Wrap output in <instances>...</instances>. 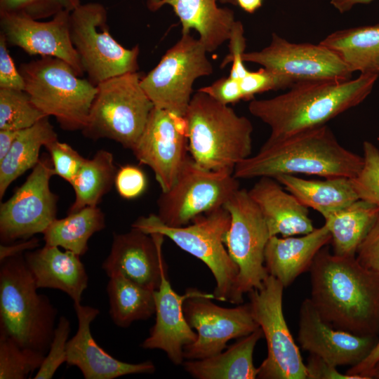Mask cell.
Here are the masks:
<instances>
[{"mask_svg": "<svg viewBox=\"0 0 379 379\" xmlns=\"http://www.w3.org/2000/svg\"><path fill=\"white\" fill-rule=\"evenodd\" d=\"M55 175L51 157L44 155L24 183L0 206V239L4 244L43 233L56 218L58 197L50 188Z\"/></svg>", "mask_w": 379, "mask_h": 379, "instance_id": "cell-14", "label": "cell"}, {"mask_svg": "<svg viewBox=\"0 0 379 379\" xmlns=\"http://www.w3.org/2000/svg\"><path fill=\"white\" fill-rule=\"evenodd\" d=\"M117 168L113 155L105 149L98 150L91 159H86L72 181L75 199L68 213L86 206H97L114 185Z\"/></svg>", "mask_w": 379, "mask_h": 379, "instance_id": "cell-34", "label": "cell"}, {"mask_svg": "<svg viewBox=\"0 0 379 379\" xmlns=\"http://www.w3.org/2000/svg\"><path fill=\"white\" fill-rule=\"evenodd\" d=\"M301 204L319 212L324 218L359 199L347 177L307 180L293 175L275 178Z\"/></svg>", "mask_w": 379, "mask_h": 379, "instance_id": "cell-28", "label": "cell"}, {"mask_svg": "<svg viewBox=\"0 0 379 379\" xmlns=\"http://www.w3.org/2000/svg\"><path fill=\"white\" fill-rule=\"evenodd\" d=\"M310 300L333 328L357 335H379V274L356 256H339L322 248L310 269Z\"/></svg>", "mask_w": 379, "mask_h": 379, "instance_id": "cell-1", "label": "cell"}, {"mask_svg": "<svg viewBox=\"0 0 379 379\" xmlns=\"http://www.w3.org/2000/svg\"><path fill=\"white\" fill-rule=\"evenodd\" d=\"M4 36L0 33V88L25 90L24 79L8 50Z\"/></svg>", "mask_w": 379, "mask_h": 379, "instance_id": "cell-46", "label": "cell"}, {"mask_svg": "<svg viewBox=\"0 0 379 379\" xmlns=\"http://www.w3.org/2000/svg\"><path fill=\"white\" fill-rule=\"evenodd\" d=\"M141 74L130 72L97 85L83 135L92 140L107 138L132 149L154 107L141 86Z\"/></svg>", "mask_w": 379, "mask_h": 379, "instance_id": "cell-8", "label": "cell"}, {"mask_svg": "<svg viewBox=\"0 0 379 379\" xmlns=\"http://www.w3.org/2000/svg\"><path fill=\"white\" fill-rule=\"evenodd\" d=\"M71 326L68 319L60 316L52 341L34 379L52 378L58 368L67 361V344Z\"/></svg>", "mask_w": 379, "mask_h": 379, "instance_id": "cell-39", "label": "cell"}, {"mask_svg": "<svg viewBox=\"0 0 379 379\" xmlns=\"http://www.w3.org/2000/svg\"><path fill=\"white\" fill-rule=\"evenodd\" d=\"M224 207L230 215L225 243L239 268L231 303L239 305L244 294L262 288L269 276L265 250L271 236L260 209L247 190L239 188Z\"/></svg>", "mask_w": 379, "mask_h": 379, "instance_id": "cell-10", "label": "cell"}, {"mask_svg": "<svg viewBox=\"0 0 379 379\" xmlns=\"http://www.w3.org/2000/svg\"><path fill=\"white\" fill-rule=\"evenodd\" d=\"M46 117L25 90L0 88V130H23Z\"/></svg>", "mask_w": 379, "mask_h": 379, "instance_id": "cell-35", "label": "cell"}, {"mask_svg": "<svg viewBox=\"0 0 379 379\" xmlns=\"http://www.w3.org/2000/svg\"><path fill=\"white\" fill-rule=\"evenodd\" d=\"M298 340L302 350L338 367L360 363L379 338L357 335L333 328L321 319L310 298H307L300 308Z\"/></svg>", "mask_w": 379, "mask_h": 379, "instance_id": "cell-20", "label": "cell"}, {"mask_svg": "<svg viewBox=\"0 0 379 379\" xmlns=\"http://www.w3.org/2000/svg\"><path fill=\"white\" fill-rule=\"evenodd\" d=\"M368 379H379V360L366 374Z\"/></svg>", "mask_w": 379, "mask_h": 379, "instance_id": "cell-53", "label": "cell"}, {"mask_svg": "<svg viewBox=\"0 0 379 379\" xmlns=\"http://www.w3.org/2000/svg\"><path fill=\"white\" fill-rule=\"evenodd\" d=\"M45 354L0 335V379H25L41 366Z\"/></svg>", "mask_w": 379, "mask_h": 379, "instance_id": "cell-36", "label": "cell"}, {"mask_svg": "<svg viewBox=\"0 0 379 379\" xmlns=\"http://www.w3.org/2000/svg\"><path fill=\"white\" fill-rule=\"evenodd\" d=\"M147 185L145 173L136 166L125 165L117 171L114 186L118 194L124 199L138 197L145 191Z\"/></svg>", "mask_w": 379, "mask_h": 379, "instance_id": "cell-43", "label": "cell"}, {"mask_svg": "<svg viewBox=\"0 0 379 379\" xmlns=\"http://www.w3.org/2000/svg\"><path fill=\"white\" fill-rule=\"evenodd\" d=\"M239 188L233 173L204 169L189 155L174 184L161 192L157 215L168 226H185L199 215L224 207Z\"/></svg>", "mask_w": 379, "mask_h": 379, "instance_id": "cell-12", "label": "cell"}, {"mask_svg": "<svg viewBox=\"0 0 379 379\" xmlns=\"http://www.w3.org/2000/svg\"><path fill=\"white\" fill-rule=\"evenodd\" d=\"M211 300L194 296L184 302L185 318L197 335L195 341L183 349L186 360L215 355L228 347L227 343L230 340L248 335L260 327L252 316L249 303L227 308Z\"/></svg>", "mask_w": 379, "mask_h": 379, "instance_id": "cell-15", "label": "cell"}, {"mask_svg": "<svg viewBox=\"0 0 379 379\" xmlns=\"http://www.w3.org/2000/svg\"><path fill=\"white\" fill-rule=\"evenodd\" d=\"M78 319L76 334L67 341L68 366L77 367L86 379H114L130 374L154 373L155 365L151 361L131 364L113 357L95 340L91 324L100 314L98 308L74 304Z\"/></svg>", "mask_w": 379, "mask_h": 379, "instance_id": "cell-22", "label": "cell"}, {"mask_svg": "<svg viewBox=\"0 0 379 379\" xmlns=\"http://www.w3.org/2000/svg\"><path fill=\"white\" fill-rule=\"evenodd\" d=\"M197 91L203 92L224 105L236 103L243 100L239 80L230 76L222 77L209 86Z\"/></svg>", "mask_w": 379, "mask_h": 379, "instance_id": "cell-45", "label": "cell"}, {"mask_svg": "<svg viewBox=\"0 0 379 379\" xmlns=\"http://www.w3.org/2000/svg\"><path fill=\"white\" fill-rule=\"evenodd\" d=\"M373 0H331V4L340 13L350 11L354 6L359 4H368Z\"/></svg>", "mask_w": 379, "mask_h": 379, "instance_id": "cell-51", "label": "cell"}, {"mask_svg": "<svg viewBox=\"0 0 379 379\" xmlns=\"http://www.w3.org/2000/svg\"><path fill=\"white\" fill-rule=\"evenodd\" d=\"M356 258L364 267L379 274V213L359 246Z\"/></svg>", "mask_w": 379, "mask_h": 379, "instance_id": "cell-44", "label": "cell"}, {"mask_svg": "<svg viewBox=\"0 0 379 379\" xmlns=\"http://www.w3.org/2000/svg\"><path fill=\"white\" fill-rule=\"evenodd\" d=\"M131 150L141 164L152 170L161 192L167 191L189 157L184 117L154 107Z\"/></svg>", "mask_w": 379, "mask_h": 379, "instance_id": "cell-16", "label": "cell"}, {"mask_svg": "<svg viewBox=\"0 0 379 379\" xmlns=\"http://www.w3.org/2000/svg\"><path fill=\"white\" fill-rule=\"evenodd\" d=\"M282 284L269 275L263 286L248 293L252 316L265 338L267 355L257 378L307 379L305 364L283 312Z\"/></svg>", "mask_w": 379, "mask_h": 379, "instance_id": "cell-13", "label": "cell"}, {"mask_svg": "<svg viewBox=\"0 0 379 379\" xmlns=\"http://www.w3.org/2000/svg\"><path fill=\"white\" fill-rule=\"evenodd\" d=\"M305 368L307 379H365L357 375L341 373L335 366L313 354H310Z\"/></svg>", "mask_w": 379, "mask_h": 379, "instance_id": "cell-47", "label": "cell"}, {"mask_svg": "<svg viewBox=\"0 0 379 379\" xmlns=\"http://www.w3.org/2000/svg\"><path fill=\"white\" fill-rule=\"evenodd\" d=\"M244 100L254 99L256 94L290 87L296 81L280 72L262 67L239 79Z\"/></svg>", "mask_w": 379, "mask_h": 379, "instance_id": "cell-40", "label": "cell"}, {"mask_svg": "<svg viewBox=\"0 0 379 379\" xmlns=\"http://www.w3.org/2000/svg\"><path fill=\"white\" fill-rule=\"evenodd\" d=\"M331 239L325 225L298 237H270L265 250V266L269 275L288 287L310 270L315 256Z\"/></svg>", "mask_w": 379, "mask_h": 379, "instance_id": "cell-26", "label": "cell"}, {"mask_svg": "<svg viewBox=\"0 0 379 379\" xmlns=\"http://www.w3.org/2000/svg\"><path fill=\"white\" fill-rule=\"evenodd\" d=\"M245 62L260 65L296 81L314 79L348 80L352 72L332 50L320 44L293 43L272 34L270 44L260 51L245 52Z\"/></svg>", "mask_w": 379, "mask_h": 379, "instance_id": "cell-17", "label": "cell"}, {"mask_svg": "<svg viewBox=\"0 0 379 379\" xmlns=\"http://www.w3.org/2000/svg\"><path fill=\"white\" fill-rule=\"evenodd\" d=\"M378 213L379 206L357 199L324 218V225L331 234L333 253L339 256H356L359 246Z\"/></svg>", "mask_w": 379, "mask_h": 379, "instance_id": "cell-31", "label": "cell"}, {"mask_svg": "<svg viewBox=\"0 0 379 379\" xmlns=\"http://www.w3.org/2000/svg\"><path fill=\"white\" fill-rule=\"evenodd\" d=\"M81 4V0H0V14H20L39 20L63 11L72 12Z\"/></svg>", "mask_w": 379, "mask_h": 379, "instance_id": "cell-38", "label": "cell"}, {"mask_svg": "<svg viewBox=\"0 0 379 379\" xmlns=\"http://www.w3.org/2000/svg\"><path fill=\"white\" fill-rule=\"evenodd\" d=\"M379 74H360L354 79L295 81L286 93L256 100L249 112L270 128L265 142L326 125L331 119L359 105L371 93Z\"/></svg>", "mask_w": 379, "mask_h": 379, "instance_id": "cell-2", "label": "cell"}, {"mask_svg": "<svg viewBox=\"0 0 379 379\" xmlns=\"http://www.w3.org/2000/svg\"><path fill=\"white\" fill-rule=\"evenodd\" d=\"M184 118L190 155L200 167L233 173L251 156L253 124L229 105L197 91Z\"/></svg>", "mask_w": 379, "mask_h": 379, "instance_id": "cell-4", "label": "cell"}, {"mask_svg": "<svg viewBox=\"0 0 379 379\" xmlns=\"http://www.w3.org/2000/svg\"><path fill=\"white\" fill-rule=\"evenodd\" d=\"M248 191L260 209L271 237L303 235L314 230L308 208L275 178H260Z\"/></svg>", "mask_w": 379, "mask_h": 379, "instance_id": "cell-23", "label": "cell"}, {"mask_svg": "<svg viewBox=\"0 0 379 379\" xmlns=\"http://www.w3.org/2000/svg\"><path fill=\"white\" fill-rule=\"evenodd\" d=\"M363 164L352 178L359 199L379 206V149L369 141L363 143Z\"/></svg>", "mask_w": 379, "mask_h": 379, "instance_id": "cell-37", "label": "cell"}, {"mask_svg": "<svg viewBox=\"0 0 379 379\" xmlns=\"http://www.w3.org/2000/svg\"><path fill=\"white\" fill-rule=\"evenodd\" d=\"M69 32L83 70L93 85L138 72L139 45L127 48L114 39L107 10L100 3L81 4L72 11Z\"/></svg>", "mask_w": 379, "mask_h": 379, "instance_id": "cell-9", "label": "cell"}, {"mask_svg": "<svg viewBox=\"0 0 379 379\" xmlns=\"http://www.w3.org/2000/svg\"><path fill=\"white\" fill-rule=\"evenodd\" d=\"M194 296L215 299L213 293L194 288H187L183 295L178 294L170 284L167 272H164L159 288L154 291L155 323L141 343L142 348L163 350L172 363L182 365L184 347L195 341L197 336L183 311L185 300Z\"/></svg>", "mask_w": 379, "mask_h": 379, "instance_id": "cell-21", "label": "cell"}, {"mask_svg": "<svg viewBox=\"0 0 379 379\" xmlns=\"http://www.w3.org/2000/svg\"><path fill=\"white\" fill-rule=\"evenodd\" d=\"M39 246V240L36 237L21 240L20 242L12 244L0 245V262L6 258L24 254L26 251L34 250Z\"/></svg>", "mask_w": 379, "mask_h": 379, "instance_id": "cell-48", "label": "cell"}, {"mask_svg": "<svg viewBox=\"0 0 379 379\" xmlns=\"http://www.w3.org/2000/svg\"><path fill=\"white\" fill-rule=\"evenodd\" d=\"M362 164V156L342 146L324 125L280 140L265 142L258 153L235 167L233 175L237 179L298 174L353 178Z\"/></svg>", "mask_w": 379, "mask_h": 379, "instance_id": "cell-3", "label": "cell"}, {"mask_svg": "<svg viewBox=\"0 0 379 379\" xmlns=\"http://www.w3.org/2000/svg\"><path fill=\"white\" fill-rule=\"evenodd\" d=\"M0 335L46 354L57 309L37 286L23 254L0 262Z\"/></svg>", "mask_w": 379, "mask_h": 379, "instance_id": "cell-5", "label": "cell"}, {"mask_svg": "<svg viewBox=\"0 0 379 379\" xmlns=\"http://www.w3.org/2000/svg\"><path fill=\"white\" fill-rule=\"evenodd\" d=\"M218 0H147L149 10L156 11L171 6L179 18L182 34L194 29L208 53L215 51L228 41L235 22L234 12L218 6Z\"/></svg>", "mask_w": 379, "mask_h": 379, "instance_id": "cell-25", "label": "cell"}, {"mask_svg": "<svg viewBox=\"0 0 379 379\" xmlns=\"http://www.w3.org/2000/svg\"><path fill=\"white\" fill-rule=\"evenodd\" d=\"M56 140L57 133L48 117L29 128L20 131L11 148L0 161L1 199L14 180L36 165L40 159L41 147Z\"/></svg>", "mask_w": 379, "mask_h": 379, "instance_id": "cell-30", "label": "cell"}, {"mask_svg": "<svg viewBox=\"0 0 379 379\" xmlns=\"http://www.w3.org/2000/svg\"><path fill=\"white\" fill-rule=\"evenodd\" d=\"M207 53L199 39L191 33L182 34L156 67L141 79V86L155 107L185 116L194 81L213 72Z\"/></svg>", "mask_w": 379, "mask_h": 379, "instance_id": "cell-11", "label": "cell"}, {"mask_svg": "<svg viewBox=\"0 0 379 379\" xmlns=\"http://www.w3.org/2000/svg\"><path fill=\"white\" fill-rule=\"evenodd\" d=\"M70 13L61 11L48 21L20 14L2 13L0 33L8 45L18 46L30 55L60 58L81 77L84 72L70 37Z\"/></svg>", "mask_w": 379, "mask_h": 379, "instance_id": "cell-18", "label": "cell"}, {"mask_svg": "<svg viewBox=\"0 0 379 379\" xmlns=\"http://www.w3.org/2000/svg\"><path fill=\"white\" fill-rule=\"evenodd\" d=\"M164 237L134 227L126 233H114L102 270L109 277L122 276L144 288L157 290L167 272L162 255Z\"/></svg>", "mask_w": 379, "mask_h": 379, "instance_id": "cell-19", "label": "cell"}, {"mask_svg": "<svg viewBox=\"0 0 379 379\" xmlns=\"http://www.w3.org/2000/svg\"><path fill=\"white\" fill-rule=\"evenodd\" d=\"M229 41V51L220 63V67H225L227 64L232 63L229 76L240 79L249 71L245 66L243 55L245 53L246 40L244 36L243 24L236 20L231 29Z\"/></svg>", "mask_w": 379, "mask_h": 379, "instance_id": "cell-42", "label": "cell"}, {"mask_svg": "<svg viewBox=\"0 0 379 379\" xmlns=\"http://www.w3.org/2000/svg\"><path fill=\"white\" fill-rule=\"evenodd\" d=\"M45 147L49 152L55 175L70 184L86 159L69 145L60 142L58 140L49 143Z\"/></svg>", "mask_w": 379, "mask_h": 379, "instance_id": "cell-41", "label": "cell"}, {"mask_svg": "<svg viewBox=\"0 0 379 379\" xmlns=\"http://www.w3.org/2000/svg\"><path fill=\"white\" fill-rule=\"evenodd\" d=\"M19 71L25 91L46 116L55 118L61 128L82 130L87 122L97 86L79 77L67 62L54 57L22 63Z\"/></svg>", "mask_w": 379, "mask_h": 379, "instance_id": "cell-6", "label": "cell"}, {"mask_svg": "<svg viewBox=\"0 0 379 379\" xmlns=\"http://www.w3.org/2000/svg\"><path fill=\"white\" fill-rule=\"evenodd\" d=\"M238 5L244 11L248 13H253L262 4V0H235Z\"/></svg>", "mask_w": 379, "mask_h": 379, "instance_id": "cell-52", "label": "cell"}, {"mask_svg": "<svg viewBox=\"0 0 379 379\" xmlns=\"http://www.w3.org/2000/svg\"><path fill=\"white\" fill-rule=\"evenodd\" d=\"M109 316L114 324L127 328L155 314L154 291L144 288L122 276L109 277L107 285Z\"/></svg>", "mask_w": 379, "mask_h": 379, "instance_id": "cell-33", "label": "cell"}, {"mask_svg": "<svg viewBox=\"0 0 379 379\" xmlns=\"http://www.w3.org/2000/svg\"><path fill=\"white\" fill-rule=\"evenodd\" d=\"M20 131L0 130V161L11 148Z\"/></svg>", "mask_w": 379, "mask_h": 379, "instance_id": "cell-50", "label": "cell"}, {"mask_svg": "<svg viewBox=\"0 0 379 379\" xmlns=\"http://www.w3.org/2000/svg\"><path fill=\"white\" fill-rule=\"evenodd\" d=\"M25 261L38 288H54L67 293L80 304L88 277L79 255L59 247H44L26 251Z\"/></svg>", "mask_w": 379, "mask_h": 379, "instance_id": "cell-24", "label": "cell"}, {"mask_svg": "<svg viewBox=\"0 0 379 379\" xmlns=\"http://www.w3.org/2000/svg\"><path fill=\"white\" fill-rule=\"evenodd\" d=\"M262 336V331L259 327L215 355L186 360L182 365L192 378L197 379L257 378L258 368L254 366L253 355L258 341Z\"/></svg>", "mask_w": 379, "mask_h": 379, "instance_id": "cell-27", "label": "cell"}, {"mask_svg": "<svg viewBox=\"0 0 379 379\" xmlns=\"http://www.w3.org/2000/svg\"><path fill=\"white\" fill-rule=\"evenodd\" d=\"M219 1L222 4H229L237 6V3L235 0H219Z\"/></svg>", "mask_w": 379, "mask_h": 379, "instance_id": "cell-54", "label": "cell"}, {"mask_svg": "<svg viewBox=\"0 0 379 379\" xmlns=\"http://www.w3.org/2000/svg\"><path fill=\"white\" fill-rule=\"evenodd\" d=\"M353 73L379 74V23L335 31L319 42Z\"/></svg>", "mask_w": 379, "mask_h": 379, "instance_id": "cell-29", "label": "cell"}, {"mask_svg": "<svg viewBox=\"0 0 379 379\" xmlns=\"http://www.w3.org/2000/svg\"><path fill=\"white\" fill-rule=\"evenodd\" d=\"M230 225V215L225 207H221L199 215L182 227L168 226L157 214L140 217L131 227L147 234H161L201 260L215 278V299L231 302L239 268L225 246Z\"/></svg>", "mask_w": 379, "mask_h": 379, "instance_id": "cell-7", "label": "cell"}, {"mask_svg": "<svg viewBox=\"0 0 379 379\" xmlns=\"http://www.w3.org/2000/svg\"><path fill=\"white\" fill-rule=\"evenodd\" d=\"M379 360V340L368 354L360 363L355 366H350L346 373L348 375H357L368 379L366 374L374 366Z\"/></svg>", "mask_w": 379, "mask_h": 379, "instance_id": "cell-49", "label": "cell"}, {"mask_svg": "<svg viewBox=\"0 0 379 379\" xmlns=\"http://www.w3.org/2000/svg\"><path fill=\"white\" fill-rule=\"evenodd\" d=\"M105 227L103 212L97 206H86L55 218L42 233L45 245L61 247L79 256L88 251L89 239Z\"/></svg>", "mask_w": 379, "mask_h": 379, "instance_id": "cell-32", "label": "cell"}]
</instances>
